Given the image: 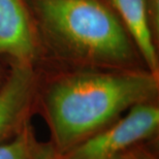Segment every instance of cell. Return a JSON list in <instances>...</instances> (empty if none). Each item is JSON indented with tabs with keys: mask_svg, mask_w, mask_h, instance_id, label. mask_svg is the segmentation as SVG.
<instances>
[{
	"mask_svg": "<svg viewBox=\"0 0 159 159\" xmlns=\"http://www.w3.org/2000/svg\"><path fill=\"white\" fill-rule=\"evenodd\" d=\"M158 89L153 74L84 72L55 83L46 107L56 152L63 153L109 126L122 112L149 102Z\"/></svg>",
	"mask_w": 159,
	"mask_h": 159,
	"instance_id": "cell-1",
	"label": "cell"
},
{
	"mask_svg": "<svg viewBox=\"0 0 159 159\" xmlns=\"http://www.w3.org/2000/svg\"><path fill=\"white\" fill-rule=\"evenodd\" d=\"M40 12L54 32L83 55L102 62L131 58L116 17L95 0H39Z\"/></svg>",
	"mask_w": 159,
	"mask_h": 159,
	"instance_id": "cell-2",
	"label": "cell"
},
{
	"mask_svg": "<svg viewBox=\"0 0 159 159\" xmlns=\"http://www.w3.org/2000/svg\"><path fill=\"white\" fill-rule=\"evenodd\" d=\"M159 110L154 104L143 102L130 107L128 114L117 122L89 136L59 159H118L139 143L157 132Z\"/></svg>",
	"mask_w": 159,
	"mask_h": 159,
	"instance_id": "cell-3",
	"label": "cell"
},
{
	"mask_svg": "<svg viewBox=\"0 0 159 159\" xmlns=\"http://www.w3.org/2000/svg\"><path fill=\"white\" fill-rule=\"evenodd\" d=\"M34 77L27 64L12 71L0 88V143L24 125L23 116L33 94Z\"/></svg>",
	"mask_w": 159,
	"mask_h": 159,
	"instance_id": "cell-4",
	"label": "cell"
},
{
	"mask_svg": "<svg viewBox=\"0 0 159 159\" xmlns=\"http://www.w3.org/2000/svg\"><path fill=\"white\" fill-rule=\"evenodd\" d=\"M33 53L32 31L21 0H0V54L26 64Z\"/></svg>",
	"mask_w": 159,
	"mask_h": 159,
	"instance_id": "cell-5",
	"label": "cell"
},
{
	"mask_svg": "<svg viewBox=\"0 0 159 159\" xmlns=\"http://www.w3.org/2000/svg\"><path fill=\"white\" fill-rule=\"evenodd\" d=\"M131 33L152 74L157 71V58L148 23L145 0H113Z\"/></svg>",
	"mask_w": 159,
	"mask_h": 159,
	"instance_id": "cell-6",
	"label": "cell"
},
{
	"mask_svg": "<svg viewBox=\"0 0 159 159\" xmlns=\"http://www.w3.org/2000/svg\"><path fill=\"white\" fill-rule=\"evenodd\" d=\"M54 151L52 145L43 144L36 139L28 122L11 142L0 143V159H50Z\"/></svg>",
	"mask_w": 159,
	"mask_h": 159,
	"instance_id": "cell-7",
	"label": "cell"
},
{
	"mask_svg": "<svg viewBox=\"0 0 159 159\" xmlns=\"http://www.w3.org/2000/svg\"><path fill=\"white\" fill-rule=\"evenodd\" d=\"M118 159H156L153 155L150 154L149 152L145 150H141L139 149V146L135 148L131 149L122 156H120Z\"/></svg>",
	"mask_w": 159,
	"mask_h": 159,
	"instance_id": "cell-8",
	"label": "cell"
},
{
	"mask_svg": "<svg viewBox=\"0 0 159 159\" xmlns=\"http://www.w3.org/2000/svg\"><path fill=\"white\" fill-rule=\"evenodd\" d=\"M50 159H59V157H58V155H57V152H56V150L54 151V153L51 155V157H50Z\"/></svg>",
	"mask_w": 159,
	"mask_h": 159,
	"instance_id": "cell-9",
	"label": "cell"
}]
</instances>
